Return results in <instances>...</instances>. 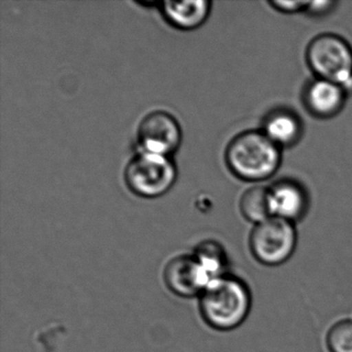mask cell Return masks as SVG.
Masks as SVG:
<instances>
[{
  "label": "cell",
  "mask_w": 352,
  "mask_h": 352,
  "mask_svg": "<svg viewBox=\"0 0 352 352\" xmlns=\"http://www.w3.org/2000/svg\"><path fill=\"white\" fill-rule=\"evenodd\" d=\"M183 131L176 116L166 110L146 114L137 129L140 151L173 156L182 144Z\"/></svg>",
  "instance_id": "6"
},
{
  "label": "cell",
  "mask_w": 352,
  "mask_h": 352,
  "mask_svg": "<svg viewBox=\"0 0 352 352\" xmlns=\"http://www.w3.org/2000/svg\"><path fill=\"white\" fill-rule=\"evenodd\" d=\"M123 179L129 190L142 199H157L168 193L178 179L173 156L139 151L129 160Z\"/></svg>",
  "instance_id": "3"
},
{
  "label": "cell",
  "mask_w": 352,
  "mask_h": 352,
  "mask_svg": "<svg viewBox=\"0 0 352 352\" xmlns=\"http://www.w3.org/2000/svg\"><path fill=\"white\" fill-rule=\"evenodd\" d=\"M193 254L213 281L228 274V258L224 247L215 240H206L195 247Z\"/></svg>",
  "instance_id": "12"
},
{
  "label": "cell",
  "mask_w": 352,
  "mask_h": 352,
  "mask_svg": "<svg viewBox=\"0 0 352 352\" xmlns=\"http://www.w3.org/2000/svg\"><path fill=\"white\" fill-rule=\"evenodd\" d=\"M327 345L329 352H352V320L338 321L327 331Z\"/></svg>",
  "instance_id": "14"
},
{
  "label": "cell",
  "mask_w": 352,
  "mask_h": 352,
  "mask_svg": "<svg viewBox=\"0 0 352 352\" xmlns=\"http://www.w3.org/2000/svg\"><path fill=\"white\" fill-rule=\"evenodd\" d=\"M158 11L164 21L178 30H195L201 28L212 10L211 0H186V1H160Z\"/></svg>",
  "instance_id": "10"
},
{
  "label": "cell",
  "mask_w": 352,
  "mask_h": 352,
  "mask_svg": "<svg viewBox=\"0 0 352 352\" xmlns=\"http://www.w3.org/2000/svg\"><path fill=\"white\" fill-rule=\"evenodd\" d=\"M306 61L317 79L333 82L352 92V48L343 38L322 34L307 47Z\"/></svg>",
  "instance_id": "4"
},
{
  "label": "cell",
  "mask_w": 352,
  "mask_h": 352,
  "mask_svg": "<svg viewBox=\"0 0 352 352\" xmlns=\"http://www.w3.org/2000/svg\"><path fill=\"white\" fill-rule=\"evenodd\" d=\"M309 1H284V0H272L269 5L277 11L284 14H294L306 11Z\"/></svg>",
  "instance_id": "15"
},
{
  "label": "cell",
  "mask_w": 352,
  "mask_h": 352,
  "mask_svg": "<svg viewBox=\"0 0 352 352\" xmlns=\"http://www.w3.org/2000/svg\"><path fill=\"white\" fill-rule=\"evenodd\" d=\"M281 148L261 131H246L230 140L224 160L230 172L247 182L267 180L281 164Z\"/></svg>",
  "instance_id": "2"
},
{
  "label": "cell",
  "mask_w": 352,
  "mask_h": 352,
  "mask_svg": "<svg viewBox=\"0 0 352 352\" xmlns=\"http://www.w3.org/2000/svg\"><path fill=\"white\" fill-rule=\"evenodd\" d=\"M251 306L252 296L248 285L230 274L211 282L199 296L201 317L216 331H232L240 327L248 317Z\"/></svg>",
  "instance_id": "1"
},
{
  "label": "cell",
  "mask_w": 352,
  "mask_h": 352,
  "mask_svg": "<svg viewBox=\"0 0 352 352\" xmlns=\"http://www.w3.org/2000/svg\"><path fill=\"white\" fill-rule=\"evenodd\" d=\"M164 284L180 298L199 296L213 280L195 254L178 255L166 263Z\"/></svg>",
  "instance_id": "7"
},
{
  "label": "cell",
  "mask_w": 352,
  "mask_h": 352,
  "mask_svg": "<svg viewBox=\"0 0 352 352\" xmlns=\"http://www.w3.org/2000/svg\"><path fill=\"white\" fill-rule=\"evenodd\" d=\"M270 209L273 217L294 223L306 215L309 207L307 191L289 179L278 181L269 188Z\"/></svg>",
  "instance_id": "9"
},
{
  "label": "cell",
  "mask_w": 352,
  "mask_h": 352,
  "mask_svg": "<svg viewBox=\"0 0 352 352\" xmlns=\"http://www.w3.org/2000/svg\"><path fill=\"white\" fill-rule=\"evenodd\" d=\"M298 232L292 222L281 218H267L255 224L249 236V247L254 258L267 267H278L296 251Z\"/></svg>",
  "instance_id": "5"
},
{
  "label": "cell",
  "mask_w": 352,
  "mask_h": 352,
  "mask_svg": "<svg viewBox=\"0 0 352 352\" xmlns=\"http://www.w3.org/2000/svg\"><path fill=\"white\" fill-rule=\"evenodd\" d=\"M240 211L245 219L255 224L272 217L269 188L254 186L247 189L240 199Z\"/></svg>",
  "instance_id": "13"
},
{
  "label": "cell",
  "mask_w": 352,
  "mask_h": 352,
  "mask_svg": "<svg viewBox=\"0 0 352 352\" xmlns=\"http://www.w3.org/2000/svg\"><path fill=\"white\" fill-rule=\"evenodd\" d=\"M261 131L279 148L298 143L304 131L302 119L290 109L278 108L265 115Z\"/></svg>",
  "instance_id": "11"
},
{
  "label": "cell",
  "mask_w": 352,
  "mask_h": 352,
  "mask_svg": "<svg viewBox=\"0 0 352 352\" xmlns=\"http://www.w3.org/2000/svg\"><path fill=\"white\" fill-rule=\"evenodd\" d=\"M337 3L336 1H309L305 13L311 17H323L331 13L335 9Z\"/></svg>",
  "instance_id": "16"
},
{
  "label": "cell",
  "mask_w": 352,
  "mask_h": 352,
  "mask_svg": "<svg viewBox=\"0 0 352 352\" xmlns=\"http://www.w3.org/2000/svg\"><path fill=\"white\" fill-rule=\"evenodd\" d=\"M346 96L347 92L341 86L316 78L305 86L302 100L305 109L313 117L329 119L341 112Z\"/></svg>",
  "instance_id": "8"
}]
</instances>
